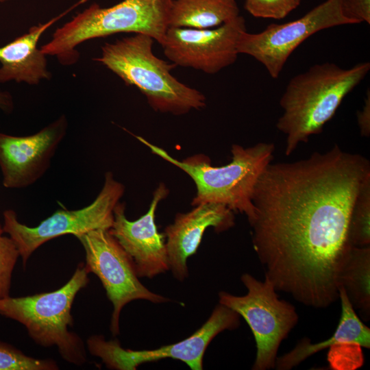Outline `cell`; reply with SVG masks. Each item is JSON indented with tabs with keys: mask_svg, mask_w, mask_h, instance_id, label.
I'll return each instance as SVG.
<instances>
[{
	"mask_svg": "<svg viewBox=\"0 0 370 370\" xmlns=\"http://www.w3.org/2000/svg\"><path fill=\"white\" fill-rule=\"evenodd\" d=\"M370 162L337 145L308 158L269 163L252 202V244L277 291L304 306L326 308L338 299V273L350 245L352 205Z\"/></svg>",
	"mask_w": 370,
	"mask_h": 370,
	"instance_id": "obj_1",
	"label": "cell"
},
{
	"mask_svg": "<svg viewBox=\"0 0 370 370\" xmlns=\"http://www.w3.org/2000/svg\"><path fill=\"white\" fill-rule=\"evenodd\" d=\"M369 70V62L349 69L325 62L314 64L290 79L280 100L283 113L276 123L278 130L286 136V156L323 131L345 97Z\"/></svg>",
	"mask_w": 370,
	"mask_h": 370,
	"instance_id": "obj_2",
	"label": "cell"
},
{
	"mask_svg": "<svg viewBox=\"0 0 370 370\" xmlns=\"http://www.w3.org/2000/svg\"><path fill=\"white\" fill-rule=\"evenodd\" d=\"M135 137L151 153L190 177L197 189L192 206L204 203L221 204L234 212L245 214L249 224L253 223L256 217L252 202L254 189L258 177L273 158L275 145L273 143L262 142L248 147L234 144L231 147V162L215 166L204 154L179 160L143 137Z\"/></svg>",
	"mask_w": 370,
	"mask_h": 370,
	"instance_id": "obj_3",
	"label": "cell"
},
{
	"mask_svg": "<svg viewBox=\"0 0 370 370\" xmlns=\"http://www.w3.org/2000/svg\"><path fill=\"white\" fill-rule=\"evenodd\" d=\"M154 40L145 34L117 39L101 47L95 59L120 77L127 86L137 88L156 112L182 115L206 105L205 95L175 78L176 65L159 58L153 52Z\"/></svg>",
	"mask_w": 370,
	"mask_h": 370,
	"instance_id": "obj_4",
	"label": "cell"
},
{
	"mask_svg": "<svg viewBox=\"0 0 370 370\" xmlns=\"http://www.w3.org/2000/svg\"><path fill=\"white\" fill-rule=\"evenodd\" d=\"M173 0H123L107 8L92 3L56 29L40 49L63 65L79 59L76 47L90 39L117 33L143 34L162 45L167 29Z\"/></svg>",
	"mask_w": 370,
	"mask_h": 370,
	"instance_id": "obj_5",
	"label": "cell"
},
{
	"mask_svg": "<svg viewBox=\"0 0 370 370\" xmlns=\"http://www.w3.org/2000/svg\"><path fill=\"white\" fill-rule=\"evenodd\" d=\"M84 264L79 263L71 279L61 288L47 293L19 297L0 298V314L23 324L39 345L56 346L66 362L82 365L86 362L82 338L69 330L77 293L88 283Z\"/></svg>",
	"mask_w": 370,
	"mask_h": 370,
	"instance_id": "obj_6",
	"label": "cell"
},
{
	"mask_svg": "<svg viewBox=\"0 0 370 370\" xmlns=\"http://www.w3.org/2000/svg\"><path fill=\"white\" fill-rule=\"evenodd\" d=\"M241 280L247 294L236 296L221 291L219 304L236 312L249 325L256 347L252 369H274L279 347L297 324L298 314L293 304L279 298L268 279L262 282L243 273Z\"/></svg>",
	"mask_w": 370,
	"mask_h": 370,
	"instance_id": "obj_7",
	"label": "cell"
},
{
	"mask_svg": "<svg viewBox=\"0 0 370 370\" xmlns=\"http://www.w3.org/2000/svg\"><path fill=\"white\" fill-rule=\"evenodd\" d=\"M124 193L125 186L108 171L102 188L88 206L72 210L59 209L35 227L21 223L16 212L8 209L3 212V230L15 243L25 268L34 251L51 239L66 234L76 237L94 230H109L114 221V209Z\"/></svg>",
	"mask_w": 370,
	"mask_h": 370,
	"instance_id": "obj_8",
	"label": "cell"
},
{
	"mask_svg": "<svg viewBox=\"0 0 370 370\" xmlns=\"http://www.w3.org/2000/svg\"><path fill=\"white\" fill-rule=\"evenodd\" d=\"M240 315L219 304L204 324L188 338L152 350L123 349L116 340L106 341L102 335H92L87 340L89 352L101 359L109 369L135 370L140 365L164 358L186 363L193 370L203 369L204 353L212 339L224 330L236 329Z\"/></svg>",
	"mask_w": 370,
	"mask_h": 370,
	"instance_id": "obj_9",
	"label": "cell"
},
{
	"mask_svg": "<svg viewBox=\"0 0 370 370\" xmlns=\"http://www.w3.org/2000/svg\"><path fill=\"white\" fill-rule=\"evenodd\" d=\"M85 251L87 271L96 275L113 306L110 330L119 334L122 308L136 299L164 303L169 299L150 291L138 280L132 262L109 230L98 229L76 236Z\"/></svg>",
	"mask_w": 370,
	"mask_h": 370,
	"instance_id": "obj_10",
	"label": "cell"
},
{
	"mask_svg": "<svg viewBox=\"0 0 370 370\" xmlns=\"http://www.w3.org/2000/svg\"><path fill=\"white\" fill-rule=\"evenodd\" d=\"M341 3L342 0H326L295 21L271 23L256 34L244 31L237 42L238 53L253 57L276 79L291 54L306 39L325 29L354 24L343 15Z\"/></svg>",
	"mask_w": 370,
	"mask_h": 370,
	"instance_id": "obj_11",
	"label": "cell"
},
{
	"mask_svg": "<svg viewBox=\"0 0 370 370\" xmlns=\"http://www.w3.org/2000/svg\"><path fill=\"white\" fill-rule=\"evenodd\" d=\"M244 31L245 20L241 15L210 29L170 26L161 46L165 56L176 66L212 75L236 62L238 37Z\"/></svg>",
	"mask_w": 370,
	"mask_h": 370,
	"instance_id": "obj_12",
	"label": "cell"
},
{
	"mask_svg": "<svg viewBox=\"0 0 370 370\" xmlns=\"http://www.w3.org/2000/svg\"><path fill=\"white\" fill-rule=\"evenodd\" d=\"M67 128L68 120L62 114L31 135L18 136L0 132V170L3 186L24 188L40 180L49 169Z\"/></svg>",
	"mask_w": 370,
	"mask_h": 370,
	"instance_id": "obj_13",
	"label": "cell"
},
{
	"mask_svg": "<svg viewBox=\"0 0 370 370\" xmlns=\"http://www.w3.org/2000/svg\"><path fill=\"white\" fill-rule=\"evenodd\" d=\"M169 192L160 183L153 193L148 211L136 221L127 219L125 203L119 201L114 209L109 231L130 258L138 278L151 279L169 270L166 237L158 232L155 222L158 205Z\"/></svg>",
	"mask_w": 370,
	"mask_h": 370,
	"instance_id": "obj_14",
	"label": "cell"
},
{
	"mask_svg": "<svg viewBox=\"0 0 370 370\" xmlns=\"http://www.w3.org/2000/svg\"><path fill=\"white\" fill-rule=\"evenodd\" d=\"M234 213L225 205L204 203L176 214L164 234L169 270L177 280L187 278V259L197 252L205 231L210 227L217 232L228 230L235 225Z\"/></svg>",
	"mask_w": 370,
	"mask_h": 370,
	"instance_id": "obj_15",
	"label": "cell"
},
{
	"mask_svg": "<svg viewBox=\"0 0 370 370\" xmlns=\"http://www.w3.org/2000/svg\"><path fill=\"white\" fill-rule=\"evenodd\" d=\"M88 0H80L64 12L47 23L34 25L28 32L0 47V83L11 81L37 85L49 79L47 55L38 48L45 32L75 6Z\"/></svg>",
	"mask_w": 370,
	"mask_h": 370,
	"instance_id": "obj_16",
	"label": "cell"
},
{
	"mask_svg": "<svg viewBox=\"0 0 370 370\" xmlns=\"http://www.w3.org/2000/svg\"><path fill=\"white\" fill-rule=\"evenodd\" d=\"M341 312L338 325L328 339L311 343L309 338H303L288 352L277 357L275 368L289 370L297 366L314 354L341 343H354L362 347H370V328L365 325L355 312L344 290L338 288Z\"/></svg>",
	"mask_w": 370,
	"mask_h": 370,
	"instance_id": "obj_17",
	"label": "cell"
},
{
	"mask_svg": "<svg viewBox=\"0 0 370 370\" xmlns=\"http://www.w3.org/2000/svg\"><path fill=\"white\" fill-rule=\"evenodd\" d=\"M337 282L362 319L370 318V246L347 249L340 267Z\"/></svg>",
	"mask_w": 370,
	"mask_h": 370,
	"instance_id": "obj_18",
	"label": "cell"
},
{
	"mask_svg": "<svg viewBox=\"0 0 370 370\" xmlns=\"http://www.w3.org/2000/svg\"><path fill=\"white\" fill-rule=\"evenodd\" d=\"M238 15L236 0H173L169 27L214 28Z\"/></svg>",
	"mask_w": 370,
	"mask_h": 370,
	"instance_id": "obj_19",
	"label": "cell"
},
{
	"mask_svg": "<svg viewBox=\"0 0 370 370\" xmlns=\"http://www.w3.org/2000/svg\"><path fill=\"white\" fill-rule=\"evenodd\" d=\"M347 235L350 245L370 246V177L363 182L354 199Z\"/></svg>",
	"mask_w": 370,
	"mask_h": 370,
	"instance_id": "obj_20",
	"label": "cell"
},
{
	"mask_svg": "<svg viewBox=\"0 0 370 370\" xmlns=\"http://www.w3.org/2000/svg\"><path fill=\"white\" fill-rule=\"evenodd\" d=\"M58 366L51 359H37L0 341V370H56Z\"/></svg>",
	"mask_w": 370,
	"mask_h": 370,
	"instance_id": "obj_21",
	"label": "cell"
},
{
	"mask_svg": "<svg viewBox=\"0 0 370 370\" xmlns=\"http://www.w3.org/2000/svg\"><path fill=\"white\" fill-rule=\"evenodd\" d=\"M3 234L5 233L0 224V298L10 296L12 272L20 256L14 241Z\"/></svg>",
	"mask_w": 370,
	"mask_h": 370,
	"instance_id": "obj_22",
	"label": "cell"
},
{
	"mask_svg": "<svg viewBox=\"0 0 370 370\" xmlns=\"http://www.w3.org/2000/svg\"><path fill=\"white\" fill-rule=\"evenodd\" d=\"M301 0H245L244 8L254 17L282 19L296 9Z\"/></svg>",
	"mask_w": 370,
	"mask_h": 370,
	"instance_id": "obj_23",
	"label": "cell"
},
{
	"mask_svg": "<svg viewBox=\"0 0 370 370\" xmlns=\"http://www.w3.org/2000/svg\"><path fill=\"white\" fill-rule=\"evenodd\" d=\"M362 347L354 343H341L330 347L328 361L335 370L356 369L363 365Z\"/></svg>",
	"mask_w": 370,
	"mask_h": 370,
	"instance_id": "obj_24",
	"label": "cell"
},
{
	"mask_svg": "<svg viewBox=\"0 0 370 370\" xmlns=\"http://www.w3.org/2000/svg\"><path fill=\"white\" fill-rule=\"evenodd\" d=\"M343 15L354 24H370V0H342Z\"/></svg>",
	"mask_w": 370,
	"mask_h": 370,
	"instance_id": "obj_25",
	"label": "cell"
},
{
	"mask_svg": "<svg viewBox=\"0 0 370 370\" xmlns=\"http://www.w3.org/2000/svg\"><path fill=\"white\" fill-rule=\"evenodd\" d=\"M357 122L360 135L364 137L370 136V94L369 90L365 98V105L362 110L357 112Z\"/></svg>",
	"mask_w": 370,
	"mask_h": 370,
	"instance_id": "obj_26",
	"label": "cell"
},
{
	"mask_svg": "<svg viewBox=\"0 0 370 370\" xmlns=\"http://www.w3.org/2000/svg\"><path fill=\"white\" fill-rule=\"evenodd\" d=\"M13 109L14 101L12 95L8 92L0 89V110L9 113Z\"/></svg>",
	"mask_w": 370,
	"mask_h": 370,
	"instance_id": "obj_27",
	"label": "cell"
},
{
	"mask_svg": "<svg viewBox=\"0 0 370 370\" xmlns=\"http://www.w3.org/2000/svg\"><path fill=\"white\" fill-rule=\"evenodd\" d=\"M7 1H9V0H0V3H4V2Z\"/></svg>",
	"mask_w": 370,
	"mask_h": 370,
	"instance_id": "obj_28",
	"label": "cell"
}]
</instances>
